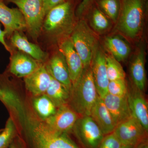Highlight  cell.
Masks as SVG:
<instances>
[{
    "mask_svg": "<svg viewBox=\"0 0 148 148\" xmlns=\"http://www.w3.org/2000/svg\"><path fill=\"white\" fill-rule=\"evenodd\" d=\"M10 110L32 148H79L67 134L51 129L19 99L14 102Z\"/></svg>",
    "mask_w": 148,
    "mask_h": 148,
    "instance_id": "1",
    "label": "cell"
},
{
    "mask_svg": "<svg viewBox=\"0 0 148 148\" xmlns=\"http://www.w3.org/2000/svg\"><path fill=\"white\" fill-rule=\"evenodd\" d=\"M99 96L90 66L84 69L79 79L72 85L68 105L80 116H90Z\"/></svg>",
    "mask_w": 148,
    "mask_h": 148,
    "instance_id": "2",
    "label": "cell"
},
{
    "mask_svg": "<svg viewBox=\"0 0 148 148\" xmlns=\"http://www.w3.org/2000/svg\"><path fill=\"white\" fill-rule=\"evenodd\" d=\"M147 7V0H121L118 30L132 39L138 37L143 29Z\"/></svg>",
    "mask_w": 148,
    "mask_h": 148,
    "instance_id": "3",
    "label": "cell"
},
{
    "mask_svg": "<svg viewBox=\"0 0 148 148\" xmlns=\"http://www.w3.org/2000/svg\"><path fill=\"white\" fill-rule=\"evenodd\" d=\"M74 5L71 0L54 7L46 14L42 29L54 38L68 37L73 32L75 23Z\"/></svg>",
    "mask_w": 148,
    "mask_h": 148,
    "instance_id": "4",
    "label": "cell"
},
{
    "mask_svg": "<svg viewBox=\"0 0 148 148\" xmlns=\"http://www.w3.org/2000/svg\"><path fill=\"white\" fill-rule=\"evenodd\" d=\"M70 38L81 59L84 69L90 66L98 47V42L94 33L85 21L81 20L75 24Z\"/></svg>",
    "mask_w": 148,
    "mask_h": 148,
    "instance_id": "5",
    "label": "cell"
},
{
    "mask_svg": "<svg viewBox=\"0 0 148 148\" xmlns=\"http://www.w3.org/2000/svg\"><path fill=\"white\" fill-rule=\"evenodd\" d=\"M17 6L24 16L29 34L37 39L45 17L43 0H8Z\"/></svg>",
    "mask_w": 148,
    "mask_h": 148,
    "instance_id": "6",
    "label": "cell"
},
{
    "mask_svg": "<svg viewBox=\"0 0 148 148\" xmlns=\"http://www.w3.org/2000/svg\"><path fill=\"white\" fill-rule=\"evenodd\" d=\"M72 131L85 148H98L105 136L90 116H80Z\"/></svg>",
    "mask_w": 148,
    "mask_h": 148,
    "instance_id": "7",
    "label": "cell"
},
{
    "mask_svg": "<svg viewBox=\"0 0 148 148\" xmlns=\"http://www.w3.org/2000/svg\"><path fill=\"white\" fill-rule=\"evenodd\" d=\"M147 132L132 116L118 124L113 133L123 145L136 147L146 140L145 138Z\"/></svg>",
    "mask_w": 148,
    "mask_h": 148,
    "instance_id": "8",
    "label": "cell"
},
{
    "mask_svg": "<svg viewBox=\"0 0 148 148\" xmlns=\"http://www.w3.org/2000/svg\"><path fill=\"white\" fill-rule=\"evenodd\" d=\"M80 116L67 105L58 108L53 115L43 121L56 132L67 134L73 130Z\"/></svg>",
    "mask_w": 148,
    "mask_h": 148,
    "instance_id": "9",
    "label": "cell"
},
{
    "mask_svg": "<svg viewBox=\"0 0 148 148\" xmlns=\"http://www.w3.org/2000/svg\"><path fill=\"white\" fill-rule=\"evenodd\" d=\"M106 55L100 48H97L90 68L98 95L103 98L108 93L109 80L106 66Z\"/></svg>",
    "mask_w": 148,
    "mask_h": 148,
    "instance_id": "10",
    "label": "cell"
},
{
    "mask_svg": "<svg viewBox=\"0 0 148 148\" xmlns=\"http://www.w3.org/2000/svg\"><path fill=\"white\" fill-rule=\"evenodd\" d=\"M0 22L4 27L6 36H11L15 32L27 29L23 14L18 8H11L0 1Z\"/></svg>",
    "mask_w": 148,
    "mask_h": 148,
    "instance_id": "11",
    "label": "cell"
},
{
    "mask_svg": "<svg viewBox=\"0 0 148 148\" xmlns=\"http://www.w3.org/2000/svg\"><path fill=\"white\" fill-rule=\"evenodd\" d=\"M51 77L46 65L40 64L36 71L24 77L25 87L33 96L42 95L47 90Z\"/></svg>",
    "mask_w": 148,
    "mask_h": 148,
    "instance_id": "12",
    "label": "cell"
},
{
    "mask_svg": "<svg viewBox=\"0 0 148 148\" xmlns=\"http://www.w3.org/2000/svg\"><path fill=\"white\" fill-rule=\"evenodd\" d=\"M60 51L63 53L69 69L72 85L80 77L84 70V66L79 55L72 43L71 38L67 37L60 43Z\"/></svg>",
    "mask_w": 148,
    "mask_h": 148,
    "instance_id": "13",
    "label": "cell"
},
{
    "mask_svg": "<svg viewBox=\"0 0 148 148\" xmlns=\"http://www.w3.org/2000/svg\"><path fill=\"white\" fill-rule=\"evenodd\" d=\"M142 92L135 86L131 89L128 88L127 100L132 116L148 131V103Z\"/></svg>",
    "mask_w": 148,
    "mask_h": 148,
    "instance_id": "14",
    "label": "cell"
},
{
    "mask_svg": "<svg viewBox=\"0 0 148 148\" xmlns=\"http://www.w3.org/2000/svg\"><path fill=\"white\" fill-rule=\"evenodd\" d=\"M103 99L116 126L132 116L127 95L115 96L108 93Z\"/></svg>",
    "mask_w": 148,
    "mask_h": 148,
    "instance_id": "15",
    "label": "cell"
},
{
    "mask_svg": "<svg viewBox=\"0 0 148 148\" xmlns=\"http://www.w3.org/2000/svg\"><path fill=\"white\" fill-rule=\"evenodd\" d=\"M40 62L21 51L14 53L10 58L9 71L18 77H25L39 66Z\"/></svg>",
    "mask_w": 148,
    "mask_h": 148,
    "instance_id": "16",
    "label": "cell"
},
{
    "mask_svg": "<svg viewBox=\"0 0 148 148\" xmlns=\"http://www.w3.org/2000/svg\"><path fill=\"white\" fill-rule=\"evenodd\" d=\"M90 116L100 127L104 135L113 132L116 127L103 98L100 96L92 107Z\"/></svg>",
    "mask_w": 148,
    "mask_h": 148,
    "instance_id": "17",
    "label": "cell"
},
{
    "mask_svg": "<svg viewBox=\"0 0 148 148\" xmlns=\"http://www.w3.org/2000/svg\"><path fill=\"white\" fill-rule=\"evenodd\" d=\"M46 66L52 77L71 90L72 83L69 69L61 51L55 53Z\"/></svg>",
    "mask_w": 148,
    "mask_h": 148,
    "instance_id": "18",
    "label": "cell"
},
{
    "mask_svg": "<svg viewBox=\"0 0 148 148\" xmlns=\"http://www.w3.org/2000/svg\"><path fill=\"white\" fill-rule=\"evenodd\" d=\"M12 45L20 51L26 53L39 62L46 60L47 53L37 45L30 42L26 37L19 32H15L11 37Z\"/></svg>",
    "mask_w": 148,
    "mask_h": 148,
    "instance_id": "19",
    "label": "cell"
},
{
    "mask_svg": "<svg viewBox=\"0 0 148 148\" xmlns=\"http://www.w3.org/2000/svg\"><path fill=\"white\" fill-rule=\"evenodd\" d=\"M145 59V48L142 47L135 56L130 67L131 76L135 86L143 92L145 90L146 83Z\"/></svg>",
    "mask_w": 148,
    "mask_h": 148,
    "instance_id": "20",
    "label": "cell"
},
{
    "mask_svg": "<svg viewBox=\"0 0 148 148\" xmlns=\"http://www.w3.org/2000/svg\"><path fill=\"white\" fill-rule=\"evenodd\" d=\"M70 92L71 90L66 86L52 77L50 84L45 94L51 100L58 108L61 106L68 105Z\"/></svg>",
    "mask_w": 148,
    "mask_h": 148,
    "instance_id": "21",
    "label": "cell"
},
{
    "mask_svg": "<svg viewBox=\"0 0 148 148\" xmlns=\"http://www.w3.org/2000/svg\"><path fill=\"white\" fill-rule=\"evenodd\" d=\"M105 45L111 56L119 62L126 60L131 51L129 45L118 36L107 37Z\"/></svg>",
    "mask_w": 148,
    "mask_h": 148,
    "instance_id": "22",
    "label": "cell"
},
{
    "mask_svg": "<svg viewBox=\"0 0 148 148\" xmlns=\"http://www.w3.org/2000/svg\"><path fill=\"white\" fill-rule=\"evenodd\" d=\"M32 105L35 113L42 121L53 115L57 109L51 100L45 94L33 96Z\"/></svg>",
    "mask_w": 148,
    "mask_h": 148,
    "instance_id": "23",
    "label": "cell"
},
{
    "mask_svg": "<svg viewBox=\"0 0 148 148\" xmlns=\"http://www.w3.org/2000/svg\"><path fill=\"white\" fill-rule=\"evenodd\" d=\"M95 5L94 6L93 4L88 11L89 12L90 23L92 28L96 32L104 33L110 26V18Z\"/></svg>",
    "mask_w": 148,
    "mask_h": 148,
    "instance_id": "24",
    "label": "cell"
},
{
    "mask_svg": "<svg viewBox=\"0 0 148 148\" xmlns=\"http://www.w3.org/2000/svg\"><path fill=\"white\" fill-rule=\"evenodd\" d=\"M96 6L112 21H117L120 12L121 0H95Z\"/></svg>",
    "mask_w": 148,
    "mask_h": 148,
    "instance_id": "25",
    "label": "cell"
},
{
    "mask_svg": "<svg viewBox=\"0 0 148 148\" xmlns=\"http://www.w3.org/2000/svg\"><path fill=\"white\" fill-rule=\"evenodd\" d=\"M17 132L16 123L13 117L9 118L5 127L0 132V148H8L13 142Z\"/></svg>",
    "mask_w": 148,
    "mask_h": 148,
    "instance_id": "26",
    "label": "cell"
},
{
    "mask_svg": "<svg viewBox=\"0 0 148 148\" xmlns=\"http://www.w3.org/2000/svg\"><path fill=\"white\" fill-rule=\"evenodd\" d=\"M106 66L108 78L110 81L125 79V73L119 61L112 56H106Z\"/></svg>",
    "mask_w": 148,
    "mask_h": 148,
    "instance_id": "27",
    "label": "cell"
},
{
    "mask_svg": "<svg viewBox=\"0 0 148 148\" xmlns=\"http://www.w3.org/2000/svg\"><path fill=\"white\" fill-rule=\"evenodd\" d=\"M128 88L125 79L110 81L108 85V93L115 96H125L127 95Z\"/></svg>",
    "mask_w": 148,
    "mask_h": 148,
    "instance_id": "28",
    "label": "cell"
},
{
    "mask_svg": "<svg viewBox=\"0 0 148 148\" xmlns=\"http://www.w3.org/2000/svg\"><path fill=\"white\" fill-rule=\"evenodd\" d=\"M122 146L113 132L104 136L98 148H120Z\"/></svg>",
    "mask_w": 148,
    "mask_h": 148,
    "instance_id": "29",
    "label": "cell"
},
{
    "mask_svg": "<svg viewBox=\"0 0 148 148\" xmlns=\"http://www.w3.org/2000/svg\"><path fill=\"white\" fill-rule=\"evenodd\" d=\"M95 0H81L76 9V14L79 17H81L87 12L88 10L94 4Z\"/></svg>",
    "mask_w": 148,
    "mask_h": 148,
    "instance_id": "30",
    "label": "cell"
},
{
    "mask_svg": "<svg viewBox=\"0 0 148 148\" xmlns=\"http://www.w3.org/2000/svg\"><path fill=\"white\" fill-rule=\"evenodd\" d=\"M44 8L45 13V14L48 12L51 8L63 3L68 0H43Z\"/></svg>",
    "mask_w": 148,
    "mask_h": 148,
    "instance_id": "31",
    "label": "cell"
},
{
    "mask_svg": "<svg viewBox=\"0 0 148 148\" xmlns=\"http://www.w3.org/2000/svg\"><path fill=\"white\" fill-rule=\"evenodd\" d=\"M6 37V34L4 31H3L1 28V25H0V42L3 45L4 47L9 52H11V49L10 47L9 46L8 44H7L5 40V37Z\"/></svg>",
    "mask_w": 148,
    "mask_h": 148,
    "instance_id": "32",
    "label": "cell"
},
{
    "mask_svg": "<svg viewBox=\"0 0 148 148\" xmlns=\"http://www.w3.org/2000/svg\"><path fill=\"white\" fill-rule=\"evenodd\" d=\"M8 148H23L21 143L18 141H14L12 143Z\"/></svg>",
    "mask_w": 148,
    "mask_h": 148,
    "instance_id": "33",
    "label": "cell"
},
{
    "mask_svg": "<svg viewBox=\"0 0 148 148\" xmlns=\"http://www.w3.org/2000/svg\"><path fill=\"white\" fill-rule=\"evenodd\" d=\"M136 148H148V145L147 140L143 141L136 146Z\"/></svg>",
    "mask_w": 148,
    "mask_h": 148,
    "instance_id": "34",
    "label": "cell"
},
{
    "mask_svg": "<svg viewBox=\"0 0 148 148\" xmlns=\"http://www.w3.org/2000/svg\"><path fill=\"white\" fill-rule=\"evenodd\" d=\"M135 146L123 145L120 148H136Z\"/></svg>",
    "mask_w": 148,
    "mask_h": 148,
    "instance_id": "35",
    "label": "cell"
},
{
    "mask_svg": "<svg viewBox=\"0 0 148 148\" xmlns=\"http://www.w3.org/2000/svg\"><path fill=\"white\" fill-rule=\"evenodd\" d=\"M3 129H0V132H1L2 131Z\"/></svg>",
    "mask_w": 148,
    "mask_h": 148,
    "instance_id": "36",
    "label": "cell"
}]
</instances>
